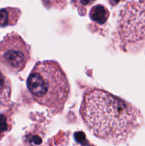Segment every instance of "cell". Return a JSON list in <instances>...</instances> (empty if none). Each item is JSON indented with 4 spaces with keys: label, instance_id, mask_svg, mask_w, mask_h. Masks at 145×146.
I'll list each match as a JSON object with an SVG mask.
<instances>
[{
    "label": "cell",
    "instance_id": "1",
    "mask_svg": "<svg viewBox=\"0 0 145 146\" xmlns=\"http://www.w3.org/2000/svg\"><path fill=\"white\" fill-rule=\"evenodd\" d=\"M80 113L95 136L115 145L131 139L142 123V114L134 106L98 88L85 94Z\"/></svg>",
    "mask_w": 145,
    "mask_h": 146
},
{
    "label": "cell",
    "instance_id": "2",
    "mask_svg": "<svg viewBox=\"0 0 145 146\" xmlns=\"http://www.w3.org/2000/svg\"><path fill=\"white\" fill-rule=\"evenodd\" d=\"M26 84L37 104L55 113L63 111L69 96L70 84L57 61L37 62L27 78Z\"/></svg>",
    "mask_w": 145,
    "mask_h": 146
},
{
    "label": "cell",
    "instance_id": "3",
    "mask_svg": "<svg viewBox=\"0 0 145 146\" xmlns=\"http://www.w3.org/2000/svg\"><path fill=\"white\" fill-rule=\"evenodd\" d=\"M121 44H134L145 39V0H128L118 20Z\"/></svg>",
    "mask_w": 145,
    "mask_h": 146
},
{
    "label": "cell",
    "instance_id": "4",
    "mask_svg": "<svg viewBox=\"0 0 145 146\" xmlns=\"http://www.w3.org/2000/svg\"><path fill=\"white\" fill-rule=\"evenodd\" d=\"M29 58V46L17 33L8 34L0 42V62L10 71H21Z\"/></svg>",
    "mask_w": 145,
    "mask_h": 146
},
{
    "label": "cell",
    "instance_id": "5",
    "mask_svg": "<svg viewBox=\"0 0 145 146\" xmlns=\"http://www.w3.org/2000/svg\"><path fill=\"white\" fill-rule=\"evenodd\" d=\"M21 15V11L16 8H4L0 9V27L15 25Z\"/></svg>",
    "mask_w": 145,
    "mask_h": 146
},
{
    "label": "cell",
    "instance_id": "6",
    "mask_svg": "<svg viewBox=\"0 0 145 146\" xmlns=\"http://www.w3.org/2000/svg\"><path fill=\"white\" fill-rule=\"evenodd\" d=\"M109 12L107 9L102 4H97L91 8L90 18L94 22L102 25L105 24L109 18Z\"/></svg>",
    "mask_w": 145,
    "mask_h": 146
},
{
    "label": "cell",
    "instance_id": "7",
    "mask_svg": "<svg viewBox=\"0 0 145 146\" xmlns=\"http://www.w3.org/2000/svg\"><path fill=\"white\" fill-rule=\"evenodd\" d=\"M11 87L9 78L0 71V104H7L9 102Z\"/></svg>",
    "mask_w": 145,
    "mask_h": 146
},
{
    "label": "cell",
    "instance_id": "8",
    "mask_svg": "<svg viewBox=\"0 0 145 146\" xmlns=\"http://www.w3.org/2000/svg\"><path fill=\"white\" fill-rule=\"evenodd\" d=\"M43 144V138L39 134L35 133H28L24 138L25 146H41Z\"/></svg>",
    "mask_w": 145,
    "mask_h": 146
},
{
    "label": "cell",
    "instance_id": "9",
    "mask_svg": "<svg viewBox=\"0 0 145 146\" xmlns=\"http://www.w3.org/2000/svg\"><path fill=\"white\" fill-rule=\"evenodd\" d=\"M11 129L9 118L4 114H0V137Z\"/></svg>",
    "mask_w": 145,
    "mask_h": 146
},
{
    "label": "cell",
    "instance_id": "10",
    "mask_svg": "<svg viewBox=\"0 0 145 146\" xmlns=\"http://www.w3.org/2000/svg\"><path fill=\"white\" fill-rule=\"evenodd\" d=\"M95 0H77L79 7H86L91 5Z\"/></svg>",
    "mask_w": 145,
    "mask_h": 146
},
{
    "label": "cell",
    "instance_id": "11",
    "mask_svg": "<svg viewBox=\"0 0 145 146\" xmlns=\"http://www.w3.org/2000/svg\"><path fill=\"white\" fill-rule=\"evenodd\" d=\"M121 0H108L109 4L112 7H115V6L117 5L119 2H120Z\"/></svg>",
    "mask_w": 145,
    "mask_h": 146
}]
</instances>
